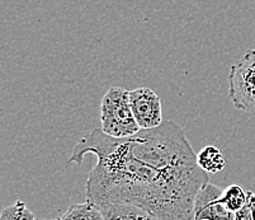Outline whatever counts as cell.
I'll return each instance as SVG.
<instances>
[{"label": "cell", "mask_w": 255, "mask_h": 220, "mask_svg": "<svg viewBox=\"0 0 255 220\" xmlns=\"http://www.w3.org/2000/svg\"><path fill=\"white\" fill-rule=\"evenodd\" d=\"M99 209L106 220H160L156 215L131 204H101Z\"/></svg>", "instance_id": "obj_6"}, {"label": "cell", "mask_w": 255, "mask_h": 220, "mask_svg": "<svg viewBox=\"0 0 255 220\" xmlns=\"http://www.w3.org/2000/svg\"><path fill=\"white\" fill-rule=\"evenodd\" d=\"M129 103L141 130L155 129L164 122L161 98L150 88L129 90Z\"/></svg>", "instance_id": "obj_4"}, {"label": "cell", "mask_w": 255, "mask_h": 220, "mask_svg": "<svg viewBox=\"0 0 255 220\" xmlns=\"http://www.w3.org/2000/svg\"><path fill=\"white\" fill-rule=\"evenodd\" d=\"M249 191H245L244 189L239 185H230L224 190L221 196V203L224 204L229 212L236 214L241 209L247 206L249 200Z\"/></svg>", "instance_id": "obj_9"}, {"label": "cell", "mask_w": 255, "mask_h": 220, "mask_svg": "<svg viewBox=\"0 0 255 220\" xmlns=\"http://www.w3.org/2000/svg\"><path fill=\"white\" fill-rule=\"evenodd\" d=\"M249 200H248V205L250 208V213H252L253 220H255V192L249 191Z\"/></svg>", "instance_id": "obj_12"}, {"label": "cell", "mask_w": 255, "mask_h": 220, "mask_svg": "<svg viewBox=\"0 0 255 220\" xmlns=\"http://www.w3.org/2000/svg\"><path fill=\"white\" fill-rule=\"evenodd\" d=\"M89 153L97 155V164L85 195L96 205L131 204L160 220H193L197 195L210 182L184 130L168 120L128 138L94 129L79 140L69 163L82 164Z\"/></svg>", "instance_id": "obj_1"}, {"label": "cell", "mask_w": 255, "mask_h": 220, "mask_svg": "<svg viewBox=\"0 0 255 220\" xmlns=\"http://www.w3.org/2000/svg\"><path fill=\"white\" fill-rule=\"evenodd\" d=\"M0 220H36V217L24 201L18 200L14 205L4 208Z\"/></svg>", "instance_id": "obj_10"}, {"label": "cell", "mask_w": 255, "mask_h": 220, "mask_svg": "<svg viewBox=\"0 0 255 220\" xmlns=\"http://www.w3.org/2000/svg\"><path fill=\"white\" fill-rule=\"evenodd\" d=\"M43 220H48V219H43Z\"/></svg>", "instance_id": "obj_14"}, {"label": "cell", "mask_w": 255, "mask_h": 220, "mask_svg": "<svg viewBox=\"0 0 255 220\" xmlns=\"http://www.w3.org/2000/svg\"><path fill=\"white\" fill-rule=\"evenodd\" d=\"M52 220H57V218H55V219H52Z\"/></svg>", "instance_id": "obj_13"}, {"label": "cell", "mask_w": 255, "mask_h": 220, "mask_svg": "<svg viewBox=\"0 0 255 220\" xmlns=\"http://www.w3.org/2000/svg\"><path fill=\"white\" fill-rule=\"evenodd\" d=\"M235 220H253L252 213H250V208L247 204L244 209H241L235 214Z\"/></svg>", "instance_id": "obj_11"}, {"label": "cell", "mask_w": 255, "mask_h": 220, "mask_svg": "<svg viewBox=\"0 0 255 220\" xmlns=\"http://www.w3.org/2000/svg\"><path fill=\"white\" fill-rule=\"evenodd\" d=\"M224 189L210 182L199 190L194 204L193 220H235V214L221 203Z\"/></svg>", "instance_id": "obj_5"}, {"label": "cell", "mask_w": 255, "mask_h": 220, "mask_svg": "<svg viewBox=\"0 0 255 220\" xmlns=\"http://www.w3.org/2000/svg\"><path fill=\"white\" fill-rule=\"evenodd\" d=\"M102 130L113 138H128L141 130L129 103V90L112 87L101 102Z\"/></svg>", "instance_id": "obj_2"}, {"label": "cell", "mask_w": 255, "mask_h": 220, "mask_svg": "<svg viewBox=\"0 0 255 220\" xmlns=\"http://www.w3.org/2000/svg\"><path fill=\"white\" fill-rule=\"evenodd\" d=\"M197 163L206 173H219L226 166L224 154L217 147L207 145L197 154Z\"/></svg>", "instance_id": "obj_7"}, {"label": "cell", "mask_w": 255, "mask_h": 220, "mask_svg": "<svg viewBox=\"0 0 255 220\" xmlns=\"http://www.w3.org/2000/svg\"><path fill=\"white\" fill-rule=\"evenodd\" d=\"M229 97L236 110L255 116V47L231 66Z\"/></svg>", "instance_id": "obj_3"}, {"label": "cell", "mask_w": 255, "mask_h": 220, "mask_svg": "<svg viewBox=\"0 0 255 220\" xmlns=\"http://www.w3.org/2000/svg\"><path fill=\"white\" fill-rule=\"evenodd\" d=\"M57 220H106L99 206L87 200L82 204H74L69 206L68 210L57 218Z\"/></svg>", "instance_id": "obj_8"}]
</instances>
